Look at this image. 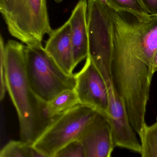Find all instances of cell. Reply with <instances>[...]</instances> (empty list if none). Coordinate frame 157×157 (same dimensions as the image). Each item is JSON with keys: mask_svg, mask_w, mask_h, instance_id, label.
Masks as SVG:
<instances>
[{"mask_svg": "<svg viewBox=\"0 0 157 157\" xmlns=\"http://www.w3.org/2000/svg\"><path fill=\"white\" fill-rule=\"evenodd\" d=\"M112 9L114 86L131 125L140 137L147 125L146 113L157 50V15Z\"/></svg>", "mask_w": 157, "mask_h": 157, "instance_id": "1", "label": "cell"}, {"mask_svg": "<svg viewBox=\"0 0 157 157\" xmlns=\"http://www.w3.org/2000/svg\"><path fill=\"white\" fill-rule=\"evenodd\" d=\"M26 46L14 40L5 45L6 90L16 110L19 120L20 140L32 146L49 125L45 117L44 103L32 92L27 74Z\"/></svg>", "mask_w": 157, "mask_h": 157, "instance_id": "2", "label": "cell"}, {"mask_svg": "<svg viewBox=\"0 0 157 157\" xmlns=\"http://www.w3.org/2000/svg\"><path fill=\"white\" fill-rule=\"evenodd\" d=\"M112 9L103 0H87L88 57L108 88L114 86L112 73L114 32Z\"/></svg>", "mask_w": 157, "mask_h": 157, "instance_id": "3", "label": "cell"}, {"mask_svg": "<svg viewBox=\"0 0 157 157\" xmlns=\"http://www.w3.org/2000/svg\"><path fill=\"white\" fill-rule=\"evenodd\" d=\"M0 12L10 35L26 46L41 44L53 30L46 0H0Z\"/></svg>", "mask_w": 157, "mask_h": 157, "instance_id": "4", "label": "cell"}, {"mask_svg": "<svg viewBox=\"0 0 157 157\" xmlns=\"http://www.w3.org/2000/svg\"><path fill=\"white\" fill-rule=\"evenodd\" d=\"M25 60L30 88L40 101L47 103L61 92L74 90L75 74L65 72L42 44L26 46Z\"/></svg>", "mask_w": 157, "mask_h": 157, "instance_id": "5", "label": "cell"}, {"mask_svg": "<svg viewBox=\"0 0 157 157\" xmlns=\"http://www.w3.org/2000/svg\"><path fill=\"white\" fill-rule=\"evenodd\" d=\"M97 113L84 105H77L55 118L31 146L53 157L61 148L78 140Z\"/></svg>", "mask_w": 157, "mask_h": 157, "instance_id": "6", "label": "cell"}, {"mask_svg": "<svg viewBox=\"0 0 157 157\" xmlns=\"http://www.w3.org/2000/svg\"><path fill=\"white\" fill-rule=\"evenodd\" d=\"M75 74L74 90L80 104L89 107L106 117L109 101L107 84L91 59L88 56L83 69Z\"/></svg>", "mask_w": 157, "mask_h": 157, "instance_id": "7", "label": "cell"}, {"mask_svg": "<svg viewBox=\"0 0 157 157\" xmlns=\"http://www.w3.org/2000/svg\"><path fill=\"white\" fill-rule=\"evenodd\" d=\"M108 113L103 117L109 124L115 147L125 148L141 154V144L131 125L125 105L118 93L109 94Z\"/></svg>", "mask_w": 157, "mask_h": 157, "instance_id": "8", "label": "cell"}, {"mask_svg": "<svg viewBox=\"0 0 157 157\" xmlns=\"http://www.w3.org/2000/svg\"><path fill=\"white\" fill-rule=\"evenodd\" d=\"M78 140L83 145L85 157H111L115 147L109 124L99 113Z\"/></svg>", "mask_w": 157, "mask_h": 157, "instance_id": "9", "label": "cell"}, {"mask_svg": "<svg viewBox=\"0 0 157 157\" xmlns=\"http://www.w3.org/2000/svg\"><path fill=\"white\" fill-rule=\"evenodd\" d=\"M44 49L65 72L73 74L76 66L71 40V25L68 20L59 28L53 30Z\"/></svg>", "mask_w": 157, "mask_h": 157, "instance_id": "10", "label": "cell"}, {"mask_svg": "<svg viewBox=\"0 0 157 157\" xmlns=\"http://www.w3.org/2000/svg\"><path fill=\"white\" fill-rule=\"evenodd\" d=\"M87 12V0H79L68 20L71 25V40L76 67L88 56Z\"/></svg>", "mask_w": 157, "mask_h": 157, "instance_id": "11", "label": "cell"}, {"mask_svg": "<svg viewBox=\"0 0 157 157\" xmlns=\"http://www.w3.org/2000/svg\"><path fill=\"white\" fill-rule=\"evenodd\" d=\"M80 104L79 99L74 90L64 91L51 101L45 103L43 110L46 118L52 122L58 116Z\"/></svg>", "mask_w": 157, "mask_h": 157, "instance_id": "12", "label": "cell"}, {"mask_svg": "<svg viewBox=\"0 0 157 157\" xmlns=\"http://www.w3.org/2000/svg\"><path fill=\"white\" fill-rule=\"evenodd\" d=\"M141 140L142 157H157V119L152 125H147Z\"/></svg>", "mask_w": 157, "mask_h": 157, "instance_id": "13", "label": "cell"}, {"mask_svg": "<svg viewBox=\"0 0 157 157\" xmlns=\"http://www.w3.org/2000/svg\"><path fill=\"white\" fill-rule=\"evenodd\" d=\"M30 146L20 140H12L1 149L0 157H32Z\"/></svg>", "mask_w": 157, "mask_h": 157, "instance_id": "14", "label": "cell"}, {"mask_svg": "<svg viewBox=\"0 0 157 157\" xmlns=\"http://www.w3.org/2000/svg\"><path fill=\"white\" fill-rule=\"evenodd\" d=\"M109 6L114 9L130 10L143 16L149 14L142 0H103Z\"/></svg>", "mask_w": 157, "mask_h": 157, "instance_id": "15", "label": "cell"}, {"mask_svg": "<svg viewBox=\"0 0 157 157\" xmlns=\"http://www.w3.org/2000/svg\"><path fill=\"white\" fill-rule=\"evenodd\" d=\"M53 157H85L84 147L77 140L57 151Z\"/></svg>", "mask_w": 157, "mask_h": 157, "instance_id": "16", "label": "cell"}, {"mask_svg": "<svg viewBox=\"0 0 157 157\" xmlns=\"http://www.w3.org/2000/svg\"><path fill=\"white\" fill-rule=\"evenodd\" d=\"M0 63H1V85L0 99L2 100L6 90L5 78V45L2 37H0Z\"/></svg>", "mask_w": 157, "mask_h": 157, "instance_id": "17", "label": "cell"}, {"mask_svg": "<svg viewBox=\"0 0 157 157\" xmlns=\"http://www.w3.org/2000/svg\"><path fill=\"white\" fill-rule=\"evenodd\" d=\"M143 4L151 15H157V0H142Z\"/></svg>", "mask_w": 157, "mask_h": 157, "instance_id": "18", "label": "cell"}, {"mask_svg": "<svg viewBox=\"0 0 157 157\" xmlns=\"http://www.w3.org/2000/svg\"><path fill=\"white\" fill-rule=\"evenodd\" d=\"M30 152L32 157H49L39 152L32 146H30Z\"/></svg>", "mask_w": 157, "mask_h": 157, "instance_id": "19", "label": "cell"}, {"mask_svg": "<svg viewBox=\"0 0 157 157\" xmlns=\"http://www.w3.org/2000/svg\"><path fill=\"white\" fill-rule=\"evenodd\" d=\"M153 71L154 74L155 73L157 72V50L155 53V57L153 60Z\"/></svg>", "mask_w": 157, "mask_h": 157, "instance_id": "20", "label": "cell"}, {"mask_svg": "<svg viewBox=\"0 0 157 157\" xmlns=\"http://www.w3.org/2000/svg\"><path fill=\"white\" fill-rule=\"evenodd\" d=\"M54 1L56 2H61V0H54Z\"/></svg>", "mask_w": 157, "mask_h": 157, "instance_id": "21", "label": "cell"}, {"mask_svg": "<svg viewBox=\"0 0 157 157\" xmlns=\"http://www.w3.org/2000/svg\"><path fill=\"white\" fill-rule=\"evenodd\" d=\"M61 2H62V1H63V0H61Z\"/></svg>", "mask_w": 157, "mask_h": 157, "instance_id": "22", "label": "cell"}]
</instances>
